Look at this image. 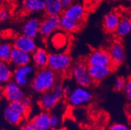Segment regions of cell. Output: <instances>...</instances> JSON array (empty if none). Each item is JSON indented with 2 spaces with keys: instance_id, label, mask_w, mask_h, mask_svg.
<instances>
[{
  "instance_id": "1",
  "label": "cell",
  "mask_w": 131,
  "mask_h": 130,
  "mask_svg": "<svg viewBox=\"0 0 131 130\" xmlns=\"http://www.w3.org/2000/svg\"><path fill=\"white\" fill-rule=\"evenodd\" d=\"M57 82L56 74L47 67L35 72L30 85L33 91L42 94L52 90Z\"/></svg>"
},
{
  "instance_id": "2",
  "label": "cell",
  "mask_w": 131,
  "mask_h": 130,
  "mask_svg": "<svg viewBox=\"0 0 131 130\" xmlns=\"http://www.w3.org/2000/svg\"><path fill=\"white\" fill-rule=\"evenodd\" d=\"M63 96V86L57 82L54 87L49 91L41 94L39 100V104L44 111H48L53 109Z\"/></svg>"
},
{
  "instance_id": "3",
  "label": "cell",
  "mask_w": 131,
  "mask_h": 130,
  "mask_svg": "<svg viewBox=\"0 0 131 130\" xmlns=\"http://www.w3.org/2000/svg\"><path fill=\"white\" fill-rule=\"evenodd\" d=\"M72 64V59L67 52H52L49 54L48 68L55 73L63 72Z\"/></svg>"
},
{
  "instance_id": "4",
  "label": "cell",
  "mask_w": 131,
  "mask_h": 130,
  "mask_svg": "<svg viewBox=\"0 0 131 130\" xmlns=\"http://www.w3.org/2000/svg\"><path fill=\"white\" fill-rule=\"evenodd\" d=\"M46 39V45L51 53L66 52L69 46V37L63 30L57 31Z\"/></svg>"
},
{
  "instance_id": "5",
  "label": "cell",
  "mask_w": 131,
  "mask_h": 130,
  "mask_svg": "<svg viewBox=\"0 0 131 130\" xmlns=\"http://www.w3.org/2000/svg\"><path fill=\"white\" fill-rule=\"evenodd\" d=\"M71 75L80 87L88 88L94 83L88 72V65L83 61L77 62L72 66Z\"/></svg>"
},
{
  "instance_id": "6",
  "label": "cell",
  "mask_w": 131,
  "mask_h": 130,
  "mask_svg": "<svg viewBox=\"0 0 131 130\" xmlns=\"http://www.w3.org/2000/svg\"><path fill=\"white\" fill-rule=\"evenodd\" d=\"M67 98L71 105L78 107L87 105L91 102L92 94L88 88L79 86L72 89V92Z\"/></svg>"
},
{
  "instance_id": "7",
  "label": "cell",
  "mask_w": 131,
  "mask_h": 130,
  "mask_svg": "<svg viewBox=\"0 0 131 130\" xmlns=\"http://www.w3.org/2000/svg\"><path fill=\"white\" fill-rule=\"evenodd\" d=\"M35 74V67L31 64L16 67L13 70V80L23 87L31 83Z\"/></svg>"
},
{
  "instance_id": "8",
  "label": "cell",
  "mask_w": 131,
  "mask_h": 130,
  "mask_svg": "<svg viewBox=\"0 0 131 130\" xmlns=\"http://www.w3.org/2000/svg\"><path fill=\"white\" fill-rule=\"evenodd\" d=\"M60 17L57 16H47L40 23L39 34L44 39H47L57 31L60 30Z\"/></svg>"
},
{
  "instance_id": "9",
  "label": "cell",
  "mask_w": 131,
  "mask_h": 130,
  "mask_svg": "<svg viewBox=\"0 0 131 130\" xmlns=\"http://www.w3.org/2000/svg\"><path fill=\"white\" fill-rule=\"evenodd\" d=\"M87 64L91 66H113L109 52L104 49H96L92 51L87 58Z\"/></svg>"
},
{
  "instance_id": "10",
  "label": "cell",
  "mask_w": 131,
  "mask_h": 130,
  "mask_svg": "<svg viewBox=\"0 0 131 130\" xmlns=\"http://www.w3.org/2000/svg\"><path fill=\"white\" fill-rule=\"evenodd\" d=\"M3 87L2 94L9 103L20 101L24 96L22 87L18 85L15 81H10Z\"/></svg>"
},
{
  "instance_id": "11",
  "label": "cell",
  "mask_w": 131,
  "mask_h": 130,
  "mask_svg": "<svg viewBox=\"0 0 131 130\" xmlns=\"http://www.w3.org/2000/svg\"><path fill=\"white\" fill-rule=\"evenodd\" d=\"M13 47L31 55L37 49V44L35 39L22 34L15 38Z\"/></svg>"
},
{
  "instance_id": "12",
  "label": "cell",
  "mask_w": 131,
  "mask_h": 130,
  "mask_svg": "<svg viewBox=\"0 0 131 130\" xmlns=\"http://www.w3.org/2000/svg\"><path fill=\"white\" fill-rule=\"evenodd\" d=\"M63 14L70 19L82 23L85 18L86 10L83 5L79 3H73L70 7L64 9Z\"/></svg>"
},
{
  "instance_id": "13",
  "label": "cell",
  "mask_w": 131,
  "mask_h": 130,
  "mask_svg": "<svg viewBox=\"0 0 131 130\" xmlns=\"http://www.w3.org/2000/svg\"><path fill=\"white\" fill-rule=\"evenodd\" d=\"M108 52L112 61L113 66H118L125 61L126 57L125 51L120 42H114L110 47Z\"/></svg>"
},
{
  "instance_id": "14",
  "label": "cell",
  "mask_w": 131,
  "mask_h": 130,
  "mask_svg": "<svg viewBox=\"0 0 131 130\" xmlns=\"http://www.w3.org/2000/svg\"><path fill=\"white\" fill-rule=\"evenodd\" d=\"M88 72L93 82L98 83L109 76L112 72V66L88 65Z\"/></svg>"
},
{
  "instance_id": "15",
  "label": "cell",
  "mask_w": 131,
  "mask_h": 130,
  "mask_svg": "<svg viewBox=\"0 0 131 130\" xmlns=\"http://www.w3.org/2000/svg\"><path fill=\"white\" fill-rule=\"evenodd\" d=\"M31 62V55L22 50L13 48L9 63L15 68L29 64Z\"/></svg>"
},
{
  "instance_id": "16",
  "label": "cell",
  "mask_w": 131,
  "mask_h": 130,
  "mask_svg": "<svg viewBox=\"0 0 131 130\" xmlns=\"http://www.w3.org/2000/svg\"><path fill=\"white\" fill-rule=\"evenodd\" d=\"M50 114L46 111L40 112L33 116L30 122L36 130H48L51 127Z\"/></svg>"
},
{
  "instance_id": "17",
  "label": "cell",
  "mask_w": 131,
  "mask_h": 130,
  "mask_svg": "<svg viewBox=\"0 0 131 130\" xmlns=\"http://www.w3.org/2000/svg\"><path fill=\"white\" fill-rule=\"evenodd\" d=\"M40 21L36 18H31L25 21L22 26V33L24 35L36 39L39 35V27Z\"/></svg>"
},
{
  "instance_id": "18",
  "label": "cell",
  "mask_w": 131,
  "mask_h": 130,
  "mask_svg": "<svg viewBox=\"0 0 131 130\" xmlns=\"http://www.w3.org/2000/svg\"><path fill=\"white\" fill-rule=\"evenodd\" d=\"M49 54L47 50L42 48H37L31 54V61L35 67L39 69L48 67Z\"/></svg>"
},
{
  "instance_id": "19",
  "label": "cell",
  "mask_w": 131,
  "mask_h": 130,
  "mask_svg": "<svg viewBox=\"0 0 131 130\" xmlns=\"http://www.w3.org/2000/svg\"><path fill=\"white\" fill-rule=\"evenodd\" d=\"M121 16L117 13L111 11L106 13L102 20V26L108 33H114L118 26Z\"/></svg>"
},
{
  "instance_id": "20",
  "label": "cell",
  "mask_w": 131,
  "mask_h": 130,
  "mask_svg": "<svg viewBox=\"0 0 131 130\" xmlns=\"http://www.w3.org/2000/svg\"><path fill=\"white\" fill-rule=\"evenodd\" d=\"M131 33V16L126 14L121 16L119 24L114 31L118 38H124Z\"/></svg>"
},
{
  "instance_id": "21",
  "label": "cell",
  "mask_w": 131,
  "mask_h": 130,
  "mask_svg": "<svg viewBox=\"0 0 131 130\" xmlns=\"http://www.w3.org/2000/svg\"><path fill=\"white\" fill-rule=\"evenodd\" d=\"M3 115L6 121L12 125L20 124L26 116L9 104L5 108Z\"/></svg>"
},
{
  "instance_id": "22",
  "label": "cell",
  "mask_w": 131,
  "mask_h": 130,
  "mask_svg": "<svg viewBox=\"0 0 131 130\" xmlns=\"http://www.w3.org/2000/svg\"><path fill=\"white\" fill-rule=\"evenodd\" d=\"M61 29L65 33H75L80 30L82 26V23L70 19L64 14H61L60 16Z\"/></svg>"
},
{
  "instance_id": "23",
  "label": "cell",
  "mask_w": 131,
  "mask_h": 130,
  "mask_svg": "<svg viewBox=\"0 0 131 130\" xmlns=\"http://www.w3.org/2000/svg\"><path fill=\"white\" fill-rule=\"evenodd\" d=\"M45 12L47 16H59L63 10L60 0H44Z\"/></svg>"
},
{
  "instance_id": "24",
  "label": "cell",
  "mask_w": 131,
  "mask_h": 130,
  "mask_svg": "<svg viewBox=\"0 0 131 130\" xmlns=\"http://www.w3.org/2000/svg\"><path fill=\"white\" fill-rule=\"evenodd\" d=\"M13 71L10 64L7 62L0 61V86H4L12 80Z\"/></svg>"
},
{
  "instance_id": "25",
  "label": "cell",
  "mask_w": 131,
  "mask_h": 130,
  "mask_svg": "<svg viewBox=\"0 0 131 130\" xmlns=\"http://www.w3.org/2000/svg\"><path fill=\"white\" fill-rule=\"evenodd\" d=\"M23 7L27 13H39L45 10V2L44 0H25Z\"/></svg>"
},
{
  "instance_id": "26",
  "label": "cell",
  "mask_w": 131,
  "mask_h": 130,
  "mask_svg": "<svg viewBox=\"0 0 131 130\" xmlns=\"http://www.w3.org/2000/svg\"><path fill=\"white\" fill-rule=\"evenodd\" d=\"M13 48V45L9 42L0 43V61L9 63Z\"/></svg>"
},
{
  "instance_id": "27",
  "label": "cell",
  "mask_w": 131,
  "mask_h": 130,
  "mask_svg": "<svg viewBox=\"0 0 131 130\" xmlns=\"http://www.w3.org/2000/svg\"><path fill=\"white\" fill-rule=\"evenodd\" d=\"M126 81L125 79L123 77H118L115 79V81L114 84V89L116 91L121 92L122 90H124L125 87Z\"/></svg>"
},
{
  "instance_id": "28",
  "label": "cell",
  "mask_w": 131,
  "mask_h": 130,
  "mask_svg": "<svg viewBox=\"0 0 131 130\" xmlns=\"http://www.w3.org/2000/svg\"><path fill=\"white\" fill-rule=\"evenodd\" d=\"M50 125L52 128H56L60 125L61 120L60 118L56 114H50Z\"/></svg>"
},
{
  "instance_id": "29",
  "label": "cell",
  "mask_w": 131,
  "mask_h": 130,
  "mask_svg": "<svg viewBox=\"0 0 131 130\" xmlns=\"http://www.w3.org/2000/svg\"><path fill=\"white\" fill-rule=\"evenodd\" d=\"M109 130H130L127 125L121 123H115L110 127Z\"/></svg>"
},
{
  "instance_id": "30",
  "label": "cell",
  "mask_w": 131,
  "mask_h": 130,
  "mask_svg": "<svg viewBox=\"0 0 131 130\" xmlns=\"http://www.w3.org/2000/svg\"><path fill=\"white\" fill-rule=\"evenodd\" d=\"M125 96L128 100L131 101V78L126 81L125 87L124 89Z\"/></svg>"
},
{
  "instance_id": "31",
  "label": "cell",
  "mask_w": 131,
  "mask_h": 130,
  "mask_svg": "<svg viewBox=\"0 0 131 130\" xmlns=\"http://www.w3.org/2000/svg\"><path fill=\"white\" fill-rule=\"evenodd\" d=\"M20 102H22L23 105L26 107L27 110L28 111L29 110V109H30L31 107V104H32L31 100L30 98L28 97V96H24L23 98H22V100H20Z\"/></svg>"
},
{
  "instance_id": "32",
  "label": "cell",
  "mask_w": 131,
  "mask_h": 130,
  "mask_svg": "<svg viewBox=\"0 0 131 130\" xmlns=\"http://www.w3.org/2000/svg\"><path fill=\"white\" fill-rule=\"evenodd\" d=\"M9 18V14L5 9L0 10V21H5L8 20Z\"/></svg>"
},
{
  "instance_id": "33",
  "label": "cell",
  "mask_w": 131,
  "mask_h": 130,
  "mask_svg": "<svg viewBox=\"0 0 131 130\" xmlns=\"http://www.w3.org/2000/svg\"><path fill=\"white\" fill-rule=\"evenodd\" d=\"M22 130H36L35 128L33 126V125L31 124L30 122H25L22 126Z\"/></svg>"
},
{
  "instance_id": "34",
  "label": "cell",
  "mask_w": 131,
  "mask_h": 130,
  "mask_svg": "<svg viewBox=\"0 0 131 130\" xmlns=\"http://www.w3.org/2000/svg\"><path fill=\"white\" fill-rule=\"evenodd\" d=\"M72 91V89L70 85H66L63 87V96L69 97Z\"/></svg>"
},
{
  "instance_id": "35",
  "label": "cell",
  "mask_w": 131,
  "mask_h": 130,
  "mask_svg": "<svg viewBox=\"0 0 131 130\" xmlns=\"http://www.w3.org/2000/svg\"><path fill=\"white\" fill-rule=\"evenodd\" d=\"M60 2L64 9L70 7L73 3V0H60Z\"/></svg>"
},
{
  "instance_id": "36",
  "label": "cell",
  "mask_w": 131,
  "mask_h": 130,
  "mask_svg": "<svg viewBox=\"0 0 131 130\" xmlns=\"http://www.w3.org/2000/svg\"><path fill=\"white\" fill-rule=\"evenodd\" d=\"M127 114H128V116L131 119V103L128 105V106L127 107Z\"/></svg>"
},
{
  "instance_id": "37",
  "label": "cell",
  "mask_w": 131,
  "mask_h": 130,
  "mask_svg": "<svg viewBox=\"0 0 131 130\" xmlns=\"http://www.w3.org/2000/svg\"><path fill=\"white\" fill-rule=\"evenodd\" d=\"M48 130H58V129H57L56 128H50V129H48Z\"/></svg>"
},
{
  "instance_id": "38",
  "label": "cell",
  "mask_w": 131,
  "mask_h": 130,
  "mask_svg": "<svg viewBox=\"0 0 131 130\" xmlns=\"http://www.w3.org/2000/svg\"><path fill=\"white\" fill-rule=\"evenodd\" d=\"M0 6H1V0H0Z\"/></svg>"
},
{
  "instance_id": "39",
  "label": "cell",
  "mask_w": 131,
  "mask_h": 130,
  "mask_svg": "<svg viewBox=\"0 0 131 130\" xmlns=\"http://www.w3.org/2000/svg\"><path fill=\"white\" fill-rule=\"evenodd\" d=\"M0 130H2V129H0Z\"/></svg>"
},
{
  "instance_id": "40",
  "label": "cell",
  "mask_w": 131,
  "mask_h": 130,
  "mask_svg": "<svg viewBox=\"0 0 131 130\" xmlns=\"http://www.w3.org/2000/svg\"><path fill=\"white\" fill-rule=\"evenodd\" d=\"M129 1H131V0H129Z\"/></svg>"
},
{
  "instance_id": "41",
  "label": "cell",
  "mask_w": 131,
  "mask_h": 130,
  "mask_svg": "<svg viewBox=\"0 0 131 130\" xmlns=\"http://www.w3.org/2000/svg\"><path fill=\"white\" fill-rule=\"evenodd\" d=\"M111 1H112V0H111Z\"/></svg>"
}]
</instances>
